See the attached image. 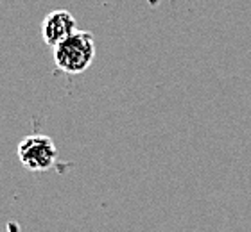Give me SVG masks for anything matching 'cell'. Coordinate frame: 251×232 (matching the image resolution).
I'll use <instances>...</instances> for the list:
<instances>
[{"label": "cell", "mask_w": 251, "mask_h": 232, "mask_svg": "<svg viewBox=\"0 0 251 232\" xmlns=\"http://www.w3.org/2000/svg\"><path fill=\"white\" fill-rule=\"evenodd\" d=\"M95 59V38L88 31H75L54 48V63L63 73L79 75L86 72Z\"/></svg>", "instance_id": "6da1fadb"}, {"label": "cell", "mask_w": 251, "mask_h": 232, "mask_svg": "<svg viewBox=\"0 0 251 232\" xmlns=\"http://www.w3.org/2000/svg\"><path fill=\"white\" fill-rule=\"evenodd\" d=\"M16 155L24 168L40 173V171L50 170L56 165L58 148H56L52 138L45 134H31L25 136L18 143Z\"/></svg>", "instance_id": "7a4b0ae2"}, {"label": "cell", "mask_w": 251, "mask_h": 232, "mask_svg": "<svg viewBox=\"0 0 251 232\" xmlns=\"http://www.w3.org/2000/svg\"><path fill=\"white\" fill-rule=\"evenodd\" d=\"M75 31V18L72 13L65 9L50 11L42 21V40L45 45L52 48L72 36Z\"/></svg>", "instance_id": "3957f363"}]
</instances>
